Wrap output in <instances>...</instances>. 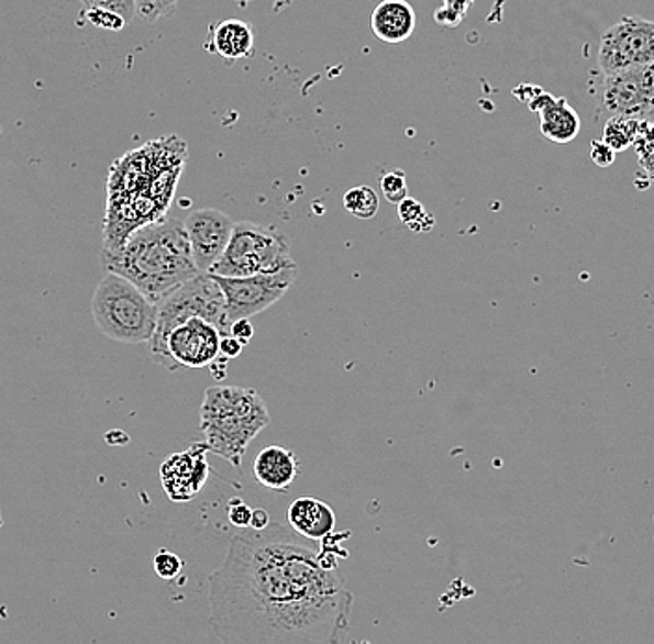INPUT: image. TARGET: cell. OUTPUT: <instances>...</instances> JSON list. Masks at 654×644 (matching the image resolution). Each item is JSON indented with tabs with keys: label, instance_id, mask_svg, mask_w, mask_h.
<instances>
[{
	"label": "cell",
	"instance_id": "cell-1",
	"mask_svg": "<svg viewBox=\"0 0 654 644\" xmlns=\"http://www.w3.org/2000/svg\"><path fill=\"white\" fill-rule=\"evenodd\" d=\"M352 606L339 567L279 524L233 535L209 578V624L225 644L343 643Z\"/></svg>",
	"mask_w": 654,
	"mask_h": 644
},
{
	"label": "cell",
	"instance_id": "cell-2",
	"mask_svg": "<svg viewBox=\"0 0 654 644\" xmlns=\"http://www.w3.org/2000/svg\"><path fill=\"white\" fill-rule=\"evenodd\" d=\"M107 271L123 275L153 301H160L199 275L185 221H151L136 229L118 249H102Z\"/></svg>",
	"mask_w": 654,
	"mask_h": 644
},
{
	"label": "cell",
	"instance_id": "cell-3",
	"mask_svg": "<svg viewBox=\"0 0 654 644\" xmlns=\"http://www.w3.org/2000/svg\"><path fill=\"white\" fill-rule=\"evenodd\" d=\"M199 414L204 444L234 468H241L247 447L271 422L257 390L223 385L204 390Z\"/></svg>",
	"mask_w": 654,
	"mask_h": 644
},
{
	"label": "cell",
	"instance_id": "cell-4",
	"mask_svg": "<svg viewBox=\"0 0 654 644\" xmlns=\"http://www.w3.org/2000/svg\"><path fill=\"white\" fill-rule=\"evenodd\" d=\"M93 322L107 338L121 344H149L158 303L123 275L107 271L91 298Z\"/></svg>",
	"mask_w": 654,
	"mask_h": 644
},
{
	"label": "cell",
	"instance_id": "cell-5",
	"mask_svg": "<svg viewBox=\"0 0 654 644\" xmlns=\"http://www.w3.org/2000/svg\"><path fill=\"white\" fill-rule=\"evenodd\" d=\"M190 318H203L207 322L214 323L222 334L231 333L225 296L214 275H196L158 301L155 334L149 342L151 355L156 364L163 366L164 344L168 334Z\"/></svg>",
	"mask_w": 654,
	"mask_h": 644
},
{
	"label": "cell",
	"instance_id": "cell-6",
	"mask_svg": "<svg viewBox=\"0 0 654 644\" xmlns=\"http://www.w3.org/2000/svg\"><path fill=\"white\" fill-rule=\"evenodd\" d=\"M296 268L290 253V242L276 229L263 227L252 221L234 223L233 236L222 258L209 271L222 277H250V275L277 274Z\"/></svg>",
	"mask_w": 654,
	"mask_h": 644
},
{
	"label": "cell",
	"instance_id": "cell-7",
	"mask_svg": "<svg viewBox=\"0 0 654 644\" xmlns=\"http://www.w3.org/2000/svg\"><path fill=\"white\" fill-rule=\"evenodd\" d=\"M654 62V21L629 15L619 19L600 37L597 66L602 75Z\"/></svg>",
	"mask_w": 654,
	"mask_h": 644
},
{
	"label": "cell",
	"instance_id": "cell-8",
	"mask_svg": "<svg viewBox=\"0 0 654 644\" xmlns=\"http://www.w3.org/2000/svg\"><path fill=\"white\" fill-rule=\"evenodd\" d=\"M222 287L231 323L242 318L270 309L289 292L298 277V268H287L277 274L250 275V277H222L214 275Z\"/></svg>",
	"mask_w": 654,
	"mask_h": 644
},
{
	"label": "cell",
	"instance_id": "cell-9",
	"mask_svg": "<svg viewBox=\"0 0 654 644\" xmlns=\"http://www.w3.org/2000/svg\"><path fill=\"white\" fill-rule=\"evenodd\" d=\"M222 331L203 318H190L168 334L164 344L163 368H204L220 357Z\"/></svg>",
	"mask_w": 654,
	"mask_h": 644
},
{
	"label": "cell",
	"instance_id": "cell-10",
	"mask_svg": "<svg viewBox=\"0 0 654 644\" xmlns=\"http://www.w3.org/2000/svg\"><path fill=\"white\" fill-rule=\"evenodd\" d=\"M600 102L610 115L647 120L654 110V62L605 75Z\"/></svg>",
	"mask_w": 654,
	"mask_h": 644
},
{
	"label": "cell",
	"instance_id": "cell-11",
	"mask_svg": "<svg viewBox=\"0 0 654 644\" xmlns=\"http://www.w3.org/2000/svg\"><path fill=\"white\" fill-rule=\"evenodd\" d=\"M185 227L199 274H209L228 249L234 221L222 210L199 209L187 215Z\"/></svg>",
	"mask_w": 654,
	"mask_h": 644
},
{
	"label": "cell",
	"instance_id": "cell-12",
	"mask_svg": "<svg viewBox=\"0 0 654 644\" xmlns=\"http://www.w3.org/2000/svg\"><path fill=\"white\" fill-rule=\"evenodd\" d=\"M209 452L211 449L204 442H198L164 460L160 466V481L169 500L185 503L193 500L204 489L211 471L207 463Z\"/></svg>",
	"mask_w": 654,
	"mask_h": 644
},
{
	"label": "cell",
	"instance_id": "cell-13",
	"mask_svg": "<svg viewBox=\"0 0 654 644\" xmlns=\"http://www.w3.org/2000/svg\"><path fill=\"white\" fill-rule=\"evenodd\" d=\"M530 110L540 115L541 134L553 144H570L580 134L583 121L577 110L565 97H554L545 91L529 102Z\"/></svg>",
	"mask_w": 654,
	"mask_h": 644
},
{
	"label": "cell",
	"instance_id": "cell-14",
	"mask_svg": "<svg viewBox=\"0 0 654 644\" xmlns=\"http://www.w3.org/2000/svg\"><path fill=\"white\" fill-rule=\"evenodd\" d=\"M290 530L309 541H324L336 528V514L333 509L312 496H300L290 503L287 511Z\"/></svg>",
	"mask_w": 654,
	"mask_h": 644
},
{
	"label": "cell",
	"instance_id": "cell-15",
	"mask_svg": "<svg viewBox=\"0 0 654 644\" xmlns=\"http://www.w3.org/2000/svg\"><path fill=\"white\" fill-rule=\"evenodd\" d=\"M253 474L266 489L287 490L300 474V460L287 447L268 446L255 457Z\"/></svg>",
	"mask_w": 654,
	"mask_h": 644
},
{
	"label": "cell",
	"instance_id": "cell-16",
	"mask_svg": "<svg viewBox=\"0 0 654 644\" xmlns=\"http://www.w3.org/2000/svg\"><path fill=\"white\" fill-rule=\"evenodd\" d=\"M374 36L381 42L402 43L413 36L417 15L408 0H381L370 18Z\"/></svg>",
	"mask_w": 654,
	"mask_h": 644
},
{
	"label": "cell",
	"instance_id": "cell-17",
	"mask_svg": "<svg viewBox=\"0 0 654 644\" xmlns=\"http://www.w3.org/2000/svg\"><path fill=\"white\" fill-rule=\"evenodd\" d=\"M253 45L255 34L252 24L241 19H225L214 26L209 48H212L211 53L220 54L225 60L234 62L252 56Z\"/></svg>",
	"mask_w": 654,
	"mask_h": 644
},
{
	"label": "cell",
	"instance_id": "cell-18",
	"mask_svg": "<svg viewBox=\"0 0 654 644\" xmlns=\"http://www.w3.org/2000/svg\"><path fill=\"white\" fill-rule=\"evenodd\" d=\"M645 120L636 118H623V115H610L602 140L612 147L616 153L629 149L632 144H636L643 131H645Z\"/></svg>",
	"mask_w": 654,
	"mask_h": 644
},
{
	"label": "cell",
	"instance_id": "cell-19",
	"mask_svg": "<svg viewBox=\"0 0 654 644\" xmlns=\"http://www.w3.org/2000/svg\"><path fill=\"white\" fill-rule=\"evenodd\" d=\"M343 203L346 212L359 220H370L379 210L378 193L370 186H355L346 191Z\"/></svg>",
	"mask_w": 654,
	"mask_h": 644
},
{
	"label": "cell",
	"instance_id": "cell-20",
	"mask_svg": "<svg viewBox=\"0 0 654 644\" xmlns=\"http://www.w3.org/2000/svg\"><path fill=\"white\" fill-rule=\"evenodd\" d=\"M398 218L403 225H408L414 233H426L433 227V218L428 214L426 209L422 207L417 199L406 198L397 204Z\"/></svg>",
	"mask_w": 654,
	"mask_h": 644
},
{
	"label": "cell",
	"instance_id": "cell-21",
	"mask_svg": "<svg viewBox=\"0 0 654 644\" xmlns=\"http://www.w3.org/2000/svg\"><path fill=\"white\" fill-rule=\"evenodd\" d=\"M473 4L475 0H443V7L437 8L433 13L435 23L454 29L457 24H462Z\"/></svg>",
	"mask_w": 654,
	"mask_h": 644
},
{
	"label": "cell",
	"instance_id": "cell-22",
	"mask_svg": "<svg viewBox=\"0 0 654 644\" xmlns=\"http://www.w3.org/2000/svg\"><path fill=\"white\" fill-rule=\"evenodd\" d=\"M379 186L384 191V198L389 203L398 204L402 199L408 198V180H406V174H403L402 169H395V171L385 174L379 179Z\"/></svg>",
	"mask_w": 654,
	"mask_h": 644
},
{
	"label": "cell",
	"instance_id": "cell-23",
	"mask_svg": "<svg viewBox=\"0 0 654 644\" xmlns=\"http://www.w3.org/2000/svg\"><path fill=\"white\" fill-rule=\"evenodd\" d=\"M82 18L97 29H104V31H123L129 24L125 19L121 18L120 13L104 10V8H85Z\"/></svg>",
	"mask_w": 654,
	"mask_h": 644
},
{
	"label": "cell",
	"instance_id": "cell-24",
	"mask_svg": "<svg viewBox=\"0 0 654 644\" xmlns=\"http://www.w3.org/2000/svg\"><path fill=\"white\" fill-rule=\"evenodd\" d=\"M179 0H136V15L147 23H155L158 19L168 18L175 12Z\"/></svg>",
	"mask_w": 654,
	"mask_h": 644
},
{
	"label": "cell",
	"instance_id": "cell-25",
	"mask_svg": "<svg viewBox=\"0 0 654 644\" xmlns=\"http://www.w3.org/2000/svg\"><path fill=\"white\" fill-rule=\"evenodd\" d=\"M153 565H155L156 576L163 579H175L185 568V563H182L179 555L169 552V549L156 552Z\"/></svg>",
	"mask_w": 654,
	"mask_h": 644
},
{
	"label": "cell",
	"instance_id": "cell-26",
	"mask_svg": "<svg viewBox=\"0 0 654 644\" xmlns=\"http://www.w3.org/2000/svg\"><path fill=\"white\" fill-rule=\"evenodd\" d=\"M80 2L85 8H104L120 13L126 23H131L136 15V0H80Z\"/></svg>",
	"mask_w": 654,
	"mask_h": 644
},
{
	"label": "cell",
	"instance_id": "cell-27",
	"mask_svg": "<svg viewBox=\"0 0 654 644\" xmlns=\"http://www.w3.org/2000/svg\"><path fill=\"white\" fill-rule=\"evenodd\" d=\"M252 514L253 509L250 508L247 503H244V501H229V522L236 525V528H242V530H244V528H250V524H252Z\"/></svg>",
	"mask_w": 654,
	"mask_h": 644
},
{
	"label": "cell",
	"instance_id": "cell-28",
	"mask_svg": "<svg viewBox=\"0 0 654 644\" xmlns=\"http://www.w3.org/2000/svg\"><path fill=\"white\" fill-rule=\"evenodd\" d=\"M616 151L605 142V140H597L591 144V160L599 167H610L616 162Z\"/></svg>",
	"mask_w": 654,
	"mask_h": 644
},
{
	"label": "cell",
	"instance_id": "cell-29",
	"mask_svg": "<svg viewBox=\"0 0 654 644\" xmlns=\"http://www.w3.org/2000/svg\"><path fill=\"white\" fill-rule=\"evenodd\" d=\"M253 333H255V329H253L250 318H242V320L231 323V334L234 338H239L244 346L252 342Z\"/></svg>",
	"mask_w": 654,
	"mask_h": 644
},
{
	"label": "cell",
	"instance_id": "cell-30",
	"mask_svg": "<svg viewBox=\"0 0 654 644\" xmlns=\"http://www.w3.org/2000/svg\"><path fill=\"white\" fill-rule=\"evenodd\" d=\"M242 349H244V344H242L239 338H234L233 334H222V342H220V357L228 358H236L241 355Z\"/></svg>",
	"mask_w": 654,
	"mask_h": 644
},
{
	"label": "cell",
	"instance_id": "cell-31",
	"mask_svg": "<svg viewBox=\"0 0 654 644\" xmlns=\"http://www.w3.org/2000/svg\"><path fill=\"white\" fill-rule=\"evenodd\" d=\"M268 525H270V514H268V511H266V509H253L252 524H250V528H252V530L261 531L266 530Z\"/></svg>",
	"mask_w": 654,
	"mask_h": 644
},
{
	"label": "cell",
	"instance_id": "cell-32",
	"mask_svg": "<svg viewBox=\"0 0 654 644\" xmlns=\"http://www.w3.org/2000/svg\"><path fill=\"white\" fill-rule=\"evenodd\" d=\"M233 2H236V4H239L241 8H246L247 4L252 2V0H233Z\"/></svg>",
	"mask_w": 654,
	"mask_h": 644
},
{
	"label": "cell",
	"instance_id": "cell-33",
	"mask_svg": "<svg viewBox=\"0 0 654 644\" xmlns=\"http://www.w3.org/2000/svg\"><path fill=\"white\" fill-rule=\"evenodd\" d=\"M2 525H4V517H2V509H0V530H2Z\"/></svg>",
	"mask_w": 654,
	"mask_h": 644
}]
</instances>
